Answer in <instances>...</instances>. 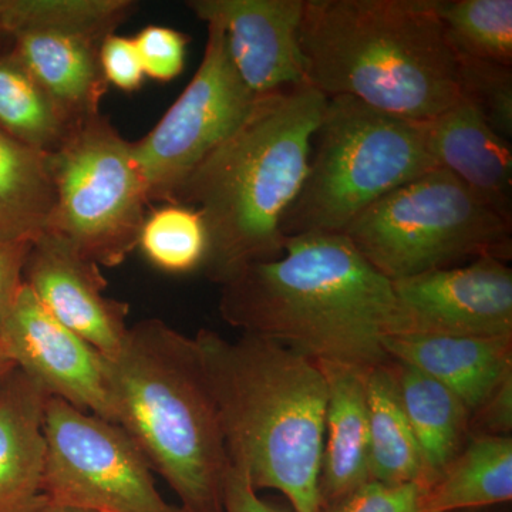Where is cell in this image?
<instances>
[{
	"mask_svg": "<svg viewBox=\"0 0 512 512\" xmlns=\"http://www.w3.org/2000/svg\"><path fill=\"white\" fill-rule=\"evenodd\" d=\"M10 55L42 87L70 123L99 114L107 83L100 42L72 33L25 30L13 35Z\"/></svg>",
	"mask_w": 512,
	"mask_h": 512,
	"instance_id": "d6986e66",
	"label": "cell"
},
{
	"mask_svg": "<svg viewBox=\"0 0 512 512\" xmlns=\"http://www.w3.org/2000/svg\"><path fill=\"white\" fill-rule=\"evenodd\" d=\"M437 13L457 57L512 66L511 0H437Z\"/></svg>",
	"mask_w": 512,
	"mask_h": 512,
	"instance_id": "484cf974",
	"label": "cell"
},
{
	"mask_svg": "<svg viewBox=\"0 0 512 512\" xmlns=\"http://www.w3.org/2000/svg\"><path fill=\"white\" fill-rule=\"evenodd\" d=\"M387 362L370 369L366 377L370 480L427 487L431 483L429 470Z\"/></svg>",
	"mask_w": 512,
	"mask_h": 512,
	"instance_id": "603a6c76",
	"label": "cell"
},
{
	"mask_svg": "<svg viewBox=\"0 0 512 512\" xmlns=\"http://www.w3.org/2000/svg\"><path fill=\"white\" fill-rule=\"evenodd\" d=\"M101 72L107 86L124 93H133L143 87L146 74L133 37L111 33L99 47Z\"/></svg>",
	"mask_w": 512,
	"mask_h": 512,
	"instance_id": "4dcf8cb0",
	"label": "cell"
},
{
	"mask_svg": "<svg viewBox=\"0 0 512 512\" xmlns=\"http://www.w3.org/2000/svg\"><path fill=\"white\" fill-rule=\"evenodd\" d=\"M483 427L478 434L507 436L512 429V372L498 383L483 406L471 416Z\"/></svg>",
	"mask_w": 512,
	"mask_h": 512,
	"instance_id": "d6a6232c",
	"label": "cell"
},
{
	"mask_svg": "<svg viewBox=\"0 0 512 512\" xmlns=\"http://www.w3.org/2000/svg\"><path fill=\"white\" fill-rule=\"evenodd\" d=\"M512 498L510 436L477 434L430 485L423 488L426 512L477 510Z\"/></svg>",
	"mask_w": 512,
	"mask_h": 512,
	"instance_id": "44dd1931",
	"label": "cell"
},
{
	"mask_svg": "<svg viewBox=\"0 0 512 512\" xmlns=\"http://www.w3.org/2000/svg\"><path fill=\"white\" fill-rule=\"evenodd\" d=\"M419 484H387L370 480L318 512H426Z\"/></svg>",
	"mask_w": 512,
	"mask_h": 512,
	"instance_id": "f546056e",
	"label": "cell"
},
{
	"mask_svg": "<svg viewBox=\"0 0 512 512\" xmlns=\"http://www.w3.org/2000/svg\"><path fill=\"white\" fill-rule=\"evenodd\" d=\"M224 512H282L258 497L251 481L235 467H229L224 484Z\"/></svg>",
	"mask_w": 512,
	"mask_h": 512,
	"instance_id": "836d02e7",
	"label": "cell"
},
{
	"mask_svg": "<svg viewBox=\"0 0 512 512\" xmlns=\"http://www.w3.org/2000/svg\"><path fill=\"white\" fill-rule=\"evenodd\" d=\"M30 512H93L80 510V508L66 507V505H59L55 503H50L49 500H46L45 497L40 498L39 503L36 504V507L33 508Z\"/></svg>",
	"mask_w": 512,
	"mask_h": 512,
	"instance_id": "e575fe53",
	"label": "cell"
},
{
	"mask_svg": "<svg viewBox=\"0 0 512 512\" xmlns=\"http://www.w3.org/2000/svg\"><path fill=\"white\" fill-rule=\"evenodd\" d=\"M49 154L0 130V241L33 244L52 217Z\"/></svg>",
	"mask_w": 512,
	"mask_h": 512,
	"instance_id": "7402d4cb",
	"label": "cell"
},
{
	"mask_svg": "<svg viewBox=\"0 0 512 512\" xmlns=\"http://www.w3.org/2000/svg\"><path fill=\"white\" fill-rule=\"evenodd\" d=\"M301 47L308 82L326 97L414 121L461 103L437 0H305Z\"/></svg>",
	"mask_w": 512,
	"mask_h": 512,
	"instance_id": "277c9868",
	"label": "cell"
},
{
	"mask_svg": "<svg viewBox=\"0 0 512 512\" xmlns=\"http://www.w3.org/2000/svg\"><path fill=\"white\" fill-rule=\"evenodd\" d=\"M229 463L256 491H281L295 512H318L328 386L313 360L274 340L195 336Z\"/></svg>",
	"mask_w": 512,
	"mask_h": 512,
	"instance_id": "3957f363",
	"label": "cell"
},
{
	"mask_svg": "<svg viewBox=\"0 0 512 512\" xmlns=\"http://www.w3.org/2000/svg\"><path fill=\"white\" fill-rule=\"evenodd\" d=\"M133 39L146 79L167 83L183 73L190 37L167 26L150 25Z\"/></svg>",
	"mask_w": 512,
	"mask_h": 512,
	"instance_id": "f1b7e54d",
	"label": "cell"
},
{
	"mask_svg": "<svg viewBox=\"0 0 512 512\" xmlns=\"http://www.w3.org/2000/svg\"><path fill=\"white\" fill-rule=\"evenodd\" d=\"M2 10H3V0H0V35H5V33H3V28H2Z\"/></svg>",
	"mask_w": 512,
	"mask_h": 512,
	"instance_id": "8d00e7d4",
	"label": "cell"
},
{
	"mask_svg": "<svg viewBox=\"0 0 512 512\" xmlns=\"http://www.w3.org/2000/svg\"><path fill=\"white\" fill-rule=\"evenodd\" d=\"M30 247L32 244L28 242L0 241V325L25 285V265Z\"/></svg>",
	"mask_w": 512,
	"mask_h": 512,
	"instance_id": "1f68e13d",
	"label": "cell"
},
{
	"mask_svg": "<svg viewBox=\"0 0 512 512\" xmlns=\"http://www.w3.org/2000/svg\"><path fill=\"white\" fill-rule=\"evenodd\" d=\"M434 168L426 121L384 113L353 97H328L305 183L282 234H343L367 208Z\"/></svg>",
	"mask_w": 512,
	"mask_h": 512,
	"instance_id": "8992f818",
	"label": "cell"
},
{
	"mask_svg": "<svg viewBox=\"0 0 512 512\" xmlns=\"http://www.w3.org/2000/svg\"><path fill=\"white\" fill-rule=\"evenodd\" d=\"M25 284L46 311L104 359L116 356L128 333L130 305L106 295L100 265L56 232L30 247Z\"/></svg>",
	"mask_w": 512,
	"mask_h": 512,
	"instance_id": "4fadbf2b",
	"label": "cell"
},
{
	"mask_svg": "<svg viewBox=\"0 0 512 512\" xmlns=\"http://www.w3.org/2000/svg\"><path fill=\"white\" fill-rule=\"evenodd\" d=\"M208 247L204 217L184 204H163L147 212L137 244L154 268L174 275L202 269Z\"/></svg>",
	"mask_w": 512,
	"mask_h": 512,
	"instance_id": "4316f807",
	"label": "cell"
},
{
	"mask_svg": "<svg viewBox=\"0 0 512 512\" xmlns=\"http://www.w3.org/2000/svg\"><path fill=\"white\" fill-rule=\"evenodd\" d=\"M343 234L389 281L481 256L507 261L512 222L437 167L367 208Z\"/></svg>",
	"mask_w": 512,
	"mask_h": 512,
	"instance_id": "52a82bcc",
	"label": "cell"
},
{
	"mask_svg": "<svg viewBox=\"0 0 512 512\" xmlns=\"http://www.w3.org/2000/svg\"><path fill=\"white\" fill-rule=\"evenodd\" d=\"M42 495L93 512H183L157 490L147 458L110 421L49 397Z\"/></svg>",
	"mask_w": 512,
	"mask_h": 512,
	"instance_id": "9c48e42d",
	"label": "cell"
},
{
	"mask_svg": "<svg viewBox=\"0 0 512 512\" xmlns=\"http://www.w3.org/2000/svg\"><path fill=\"white\" fill-rule=\"evenodd\" d=\"M130 0H3L5 35L25 30L72 33L103 42L130 16Z\"/></svg>",
	"mask_w": 512,
	"mask_h": 512,
	"instance_id": "d4e9b609",
	"label": "cell"
},
{
	"mask_svg": "<svg viewBox=\"0 0 512 512\" xmlns=\"http://www.w3.org/2000/svg\"><path fill=\"white\" fill-rule=\"evenodd\" d=\"M383 348L389 359L446 386L471 416L512 372V336L399 333L387 336Z\"/></svg>",
	"mask_w": 512,
	"mask_h": 512,
	"instance_id": "2e32d148",
	"label": "cell"
},
{
	"mask_svg": "<svg viewBox=\"0 0 512 512\" xmlns=\"http://www.w3.org/2000/svg\"><path fill=\"white\" fill-rule=\"evenodd\" d=\"M104 360L113 423L167 481L180 510L224 512L231 463L195 339L141 320Z\"/></svg>",
	"mask_w": 512,
	"mask_h": 512,
	"instance_id": "5b68a950",
	"label": "cell"
},
{
	"mask_svg": "<svg viewBox=\"0 0 512 512\" xmlns=\"http://www.w3.org/2000/svg\"><path fill=\"white\" fill-rule=\"evenodd\" d=\"M461 101L505 140L512 138V66L457 57Z\"/></svg>",
	"mask_w": 512,
	"mask_h": 512,
	"instance_id": "83f0119b",
	"label": "cell"
},
{
	"mask_svg": "<svg viewBox=\"0 0 512 512\" xmlns=\"http://www.w3.org/2000/svg\"><path fill=\"white\" fill-rule=\"evenodd\" d=\"M16 369V366L13 365L12 360L9 359L8 356L3 353L2 348H0V386H2L3 382L10 376V373Z\"/></svg>",
	"mask_w": 512,
	"mask_h": 512,
	"instance_id": "d590c367",
	"label": "cell"
},
{
	"mask_svg": "<svg viewBox=\"0 0 512 512\" xmlns=\"http://www.w3.org/2000/svg\"><path fill=\"white\" fill-rule=\"evenodd\" d=\"M187 8L202 22L220 23L232 63L255 97L309 84L301 47L305 0H190Z\"/></svg>",
	"mask_w": 512,
	"mask_h": 512,
	"instance_id": "5bb4252c",
	"label": "cell"
},
{
	"mask_svg": "<svg viewBox=\"0 0 512 512\" xmlns=\"http://www.w3.org/2000/svg\"><path fill=\"white\" fill-rule=\"evenodd\" d=\"M328 386L325 440L320 461V505L335 503L370 481L369 370L340 363H316Z\"/></svg>",
	"mask_w": 512,
	"mask_h": 512,
	"instance_id": "ac0fdd59",
	"label": "cell"
},
{
	"mask_svg": "<svg viewBox=\"0 0 512 512\" xmlns=\"http://www.w3.org/2000/svg\"><path fill=\"white\" fill-rule=\"evenodd\" d=\"M222 319L315 363L373 369L397 330L392 281L345 234L296 235L284 255L247 265L221 285Z\"/></svg>",
	"mask_w": 512,
	"mask_h": 512,
	"instance_id": "6da1fadb",
	"label": "cell"
},
{
	"mask_svg": "<svg viewBox=\"0 0 512 512\" xmlns=\"http://www.w3.org/2000/svg\"><path fill=\"white\" fill-rule=\"evenodd\" d=\"M399 333L512 336V271L481 256L392 282Z\"/></svg>",
	"mask_w": 512,
	"mask_h": 512,
	"instance_id": "8fae6325",
	"label": "cell"
},
{
	"mask_svg": "<svg viewBox=\"0 0 512 512\" xmlns=\"http://www.w3.org/2000/svg\"><path fill=\"white\" fill-rule=\"evenodd\" d=\"M73 124L10 53L0 56V130L19 143L53 153Z\"/></svg>",
	"mask_w": 512,
	"mask_h": 512,
	"instance_id": "cb8c5ba5",
	"label": "cell"
},
{
	"mask_svg": "<svg viewBox=\"0 0 512 512\" xmlns=\"http://www.w3.org/2000/svg\"><path fill=\"white\" fill-rule=\"evenodd\" d=\"M49 397L19 369L0 386V512H30L42 498Z\"/></svg>",
	"mask_w": 512,
	"mask_h": 512,
	"instance_id": "e0dca14e",
	"label": "cell"
},
{
	"mask_svg": "<svg viewBox=\"0 0 512 512\" xmlns=\"http://www.w3.org/2000/svg\"><path fill=\"white\" fill-rule=\"evenodd\" d=\"M328 97L309 84L256 97L237 130L205 158L175 204L197 208L210 247L202 271L225 284L284 255L282 225L298 198Z\"/></svg>",
	"mask_w": 512,
	"mask_h": 512,
	"instance_id": "7a4b0ae2",
	"label": "cell"
},
{
	"mask_svg": "<svg viewBox=\"0 0 512 512\" xmlns=\"http://www.w3.org/2000/svg\"><path fill=\"white\" fill-rule=\"evenodd\" d=\"M426 137L437 167L512 222L511 141L495 133L464 101L426 121Z\"/></svg>",
	"mask_w": 512,
	"mask_h": 512,
	"instance_id": "9a60e30c",
	"label": "cell"
},
{
	"mask_svg": "<svg viewBox=\"0 0 512 512\" xmlns=\"http://www.w3.org/2000/svg\"><path fill=\"white\" fill-rule=\"evenodd\" d=\"M205 23L204 57L190 84L157 126L131 143L150 204H175L185 181L237 130L256 99L232 63L220 23Z\"/></svg>",
	"mask_w": 512,
	"mask_h": 512,
	"instance_id": "30bf717a",
	"label": "cell"
},
{
	"mask_svg": "<svg viewBox=\"0 0 512 512\" xmlns=\"http://www.w3.org/2000/svg\"><path fill=\"white\" fill-rule=\"evenodd\" d=\"M387 367L433 483L466 446L473 419L456 394L433 377L392 359Z\"/></svg>",
	"mask_w": 512,
	"mask_h": 512,
	"instance_id": "ffe728a7",
	"label": "cell"
},
{
	"mask_svg": "<svg viewBox=\"0 0 512 512\" xmlns=\"http://www.w3.org/2000/svg\"><path fill=\"white\" fill-rule=\"evenodd\" d=\"M49 164L55 202L47 231L100 266L123 264L150 207L131 143L99 113L73 124Z\"/></svg>",
	"mask_w": 512,
	"mask_h": 512,
	"instance_id": "ba28073f",
	"label": "cell"
},
{
	"mask_svg": "<svg viewBox=\"0 0 512 512\" xmlns=\"http://www.w3.org/2000/svg\"><path fill=\"white\" fill-rule=\"evenodd\" d=\"M0 348L50 397L113 423L106 360L53 318L26 284L0 325Z\"/></svg>",
	"mask_w": 512,
	"mask_h": 512,
	"instance_id": "7c38bea8",
	"label": "cell"
}]
</instances>
